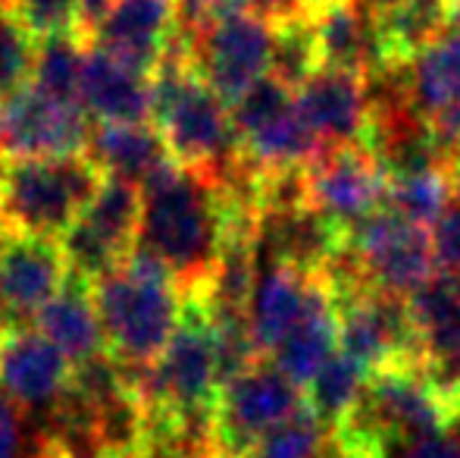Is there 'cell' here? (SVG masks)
Listing matches in <instances>:
<instances>
[{"mask_svg":"<svg viewBox=\"0 0 460 458\" xmlns=\"http://www.w3.org/2000/svg\"><path fill=\"white\" fill-rule=\"evenodd\" d=\"M151 122L179 166L217 183H229L238 173L232 111L198 76L182 31H176V41L151 76Z\"/></svg>","mask_w":460,"mask_h":458,"instance_id":"cell-1","label":"cell"},{"mask_svg":"<svg viewBox=\"0 0 460 458\" xmlns=\"http://www.w3.org/2000/svg\"><path fill=\"white\" fill-rule=\"evenodd\" d=\"M229 223V185L179 170L157 189L141 192L138 245L172 270L182 295L210 276Z\"/></svg>","mask_w":460,"mask_h":458,"instance_id":"cell-2","label":"cell"},{"mask_svg":"<svg viewBox=\"0 0 460 458\" xmlns=\"http://www.w3.org/2000/svg\"><path fill=\"white\" fill-rule=\"evenodd\" d=\"M107 352L122 367H145L157 358L182 318V286L154 251L135 242L116 270L92 283Z\"/></svg>","mask_w":460,"mask_h":458,"instance_id":"cell-3","label":"cell"},{"mask_svg":"<svg viewBox=\"0 0 460 458\" xmlns=\"http://www.w3.org/2000/svg\"><path fill=\"white\" fill-rule=\"evenodd\" d=\"M103 179L107 173L88 154L0 157V232L60 238Z\"/></svg>","mask_w":460,"mask_h":458,"instance_id":"cell-4","label":"cell"},{"mask_svg":"<svg viewBox=\"0 0 460 458\" xmlns=\"http://www.w3.org/2000/svg\"><path fill=\"white\" fill-rule=\"evenodd\" d=\"M232 111L238 139V170L248 176H279L307 170L326 148L297 111L295 88L267 73Z\"/></svg>","mask_w":460,"mask_h":458,"instance_id":"cell-5","label":"cell"},{"mask_svg":"<svg viewBox=\"0 0 460 458\" xmlns=\"http://www.w3.org/2000/svg\"><path fill=\"white\" fill-rule=\"evenodd\" d=\"M307 405L304 390L276 367L273 358H257L251 367L226 380L210 411V443L219 458H238L254 440Z\"/></svg>","mask_w":460,"mask_h":458,"instance_id":"cell-6","label":"cell"},{"mask_svg":"<svg viewBox=\"0 0 460 458\" xmlns=\"http://www.w3.org/2000/svg\"><path fill=\"white\" fill-rule=\"evenodd\" d=\"M348 418L373 430L385 446H407L460 424L457 411L429 383L420 361L369 373L364 396Z\"/></svg>","mask_w":460,"mask_h":458,"instance_id":"cell-7","label":"cell"},{"mask_svg":"<svg viewBox=\"0 0 460 458\" xmlns=\"http://www.w3.org/2000/svg\"><path fill=\"white\" fill-rule=\"evenodd\" d=\"M345 251L367 286L404 299L438 274L432 232L388 208L354 223Z\"/></svg>","mask_w":460,"mask_h":458,"instance_id":"cell-8","label":"cell"},{"mask_svg":"<svg viewBox=\"0 0 460 458\" xmlns=\"http://www.w3.org/2000/svg\"><path fill=\"white\" fill-rule=\"evenodd\" d=\"M182 35L198 76L219 94L223 104L232 107L257 79L270 73L276 25L257 13L210 19L207 25Z\"/></svg>","mask_w":460,"mask_h":458,"instance_id":"cell-9","label":"cell"},{"mask_svg":"<svg viewBox=\"0 0 460 458\" xmlns=\"http://www.w3.org/2000/svg\"><path fill=\"white\" fill-rule=\"evenodd\" d=\"M141 189L128 179L107 176L75 223L60 236L69 270L88 283L116 270L138 242Z\"/></svg>","mask_w":460,"mask_h":458,"instance_id":"cell-10","label":"cell"},{"mask_svg":"<svg viewBox=\"0 0 460 458\" xmlns=\"http://www.w3.org/2000/svg\"><path fill=\"white\" fill-rule=\"evenodd\" d=\"M92 122L75 101L25 85L0 101V157H69L85 154Z\"/></svg>","mask_w":460,"mask_h":458,"instance_id":"cell-11","label":"cell"},{"mask_svg":"<svg viewBox=\"0 0 460 458\" xmlns=\"http://www.w3.org/2000/svg\"><path fill=\"white\" fill-rule=\"evenodd\" d=\"M385 195L388 170L364 145L329 148L304 170V202L341 227L385 208Z\"/></svg>","mask_w":460,"mask_h":458,"instance_id":"cell-12","label":"cell"},{"mask_svg":"<svg viewBox=\"0 0 460 458\" xmlns=\"http://www.w3.org/2000/svg\"><path fill=\"white\" fill-rule=\"evenodd\" d=\"M60 238L0 232V318L6 327L35 320L69 280Z\"/></svg>","mask_w":460,"mask_h":458,"instance_id":"cell-13","label":"cell"},{"mask_svg":"<svg viewBox=\"0 0 460 458\" xmlns=\"http://www.w3.org/2000/svg\"><path fill=\"white\" fill-rule=\"evenodd\" d=\"M75 364L41 330L13 324L0 337V392L29 415L48 418L73 383Z\"/></svg>","mask_w":460,"mask_h":458,"instance_id":"cell-14","label":"cell"},{"mask_svg":"<svg viewBox=\"0 0 460 458\" xmlns=\"http://www.w3.org/2000/svg\"><path fill=\"white\" fill-rule=\"evenodd\" d=\"M179 31L176 0H113L88 44L126 67L154 76Z\"/></svg>","mask_w":460,"mask_h":458,"instance_id":"cell-15","label":"cell"},{"mask_svg":"<svg viewBox=\"0 0 460 458\" xmlns=\"http://www.w3.org/2000/svg\"><path fill=\"white\" fill-rule=\"evenodd\" d=\"M297 111L323 148L360 145L369 129V85L364 73L323 67L295 88Z\"/></svg>","mask_w":460,"mask_h":458,"instance_id":"cell-16","label":"cell"},{"mask_svg":"<svg viewBox=\"0 0 460 458\" xmlns=\"http://www.w3.org/2000/svg\"><path fill=\"white\" fill-rule=\"evenodd\" d=\"M85 154L107 176L128 179L141 192L157 189L182 170L154 122H97Z\"/></svg>","mask_w":460,"mask_h":458,"instance_id":"cell-17","label":"cell"},{"mask_svg":"<svg viewBox=\"0 0 460 458\" xmlns=\"http://www.w3.org/2000/svg\"><path fill=\"white\" fill-rule=\"evenodd\" d=\"M339 348V311H335V295L329 286L326 274H314L307 286V301L291 327V333L276 346L273 355L267 358L276 361V367L288 380H295L301 390L316 377L329 355Z\"/></svg>","mask_w":460,"mask_h":458,"instance_id":"cell-18","label":"cell"},{"mask_svg":"<svg viewBox=\"0 0 460 458\" xmlns=\"http://www.w3.org/2000/svg\"><path fill=\"white\" fill-rule=\"evenodd\" d=\"M369 25H373L369 73L401 69L448 29V10H445V0H398V4L379 6L369 4Z\"/></svg>","mask_w":460,"mask_h":458,"instance_id":"cell-19","label":"cell"},{"mask_svg":"<svg viewBox=\"0 0 460 458\" xmlns=\"http://www.w3.org/2000/svg\"><path fill=\"white\" fill-rule=\"evenodd\" d=\"M79 104L101 122H147L151 120V76L88 44Z\"/></svg>","mask_w":460,"mask_h":458,"instance_id":"cell-20","label":"cell"},{"mask_svg":"<svg viewBox=\"0 0 460 458\" xmlns=\"http://www.w3.org/2000/svg\"><path fill=\"white\" fill-rule=\"evenodd\" d=\"M35 330H41L73 364L92 358L97 352H107L103 327L97 318L92 283L79 274H69L63 289L35 314Z\"/></svg>","mask_w":460,"mask_h":458,"instance_id":"cell-21","label":"cell"},{"mask_svg":"<svg viewBox=\"0 0 460 458\" xmlns=\"http://www.w3.org/2000/svg\"><path fill=\"white\" fill-rule=\"evenodd\" d=\"M310 274H301L291 264H261L254 299H251V330L263 355H273L276 346L291 333L307 301Z\"/></svg>","mask_w":460,"mask_h":458,"instance_id":"cell-22","label":"cell"},{"mask_svg":"<svg viewBox=\"0 0 460 458\" xmlns=\"http://www.w3.org/2000/svg\"><path fill=\"white\" fill-rule=\"evenodd\" d=\"M314 35L320 44L323 67L354 69V73H369L373 67V25H369V4L367 0H339L326 6L316 16Z\"/></svg>","mask_w":460,"mask_h":458,"instance_id":"cell-23","label":"cell"},{"mask_svg":"<svg viewBox=\"0 0 460 458\" xmlns=\"http://www.w3.org/2000/svg\"><path fill=\"white\" fill-rule=\"evenodd\" d=\"M407 85L420 113L429 116L460 101V29H445L407 63Z\"/></svg>","mask_w":460,"mask_h":458,"instance_id":"cell-24","label":"cell"},{"mask_svg":"<svg viewBox=\"0 0 460 458\" xmlns=\"http://www.w3.org/2000/svg\"><path fill=\"white\" fill-rule=\"evenodd\" d=\"M369 373L351 355H345L341 348H335L326 358V364L316 371V377L307 383L304 396H307V405L314 409V415L320 421H326L329 427L341 424L354 409H358L360 396L367 390Z\"/></svg>","mask_w":460,"mask_h":458,"instance_id":"cell-25","label":"cell"},{"mask_svg":"<svg viewBox=\"0 0 460 458\" xmlns=\"http://www.w3.org/2000/svg\"><path fill=\"white\" fill-rule=\"evenodd\" d=\"M455 195L457 185L451 176V166L401 173V176H388L385 208L429 229L445 214V208L455 202Z\"/></svg>","mask_w":460,"mask_h":458,"instance_id":"cell-26","label":"cell"},{"mask_svg":"<svg viewBox=\"0 0 460 458\" xmlns=\"http://www.w3.org/2000/svg\"><path fill=\"white\" fill-rule=\"evenodd\" d=\"M88 38L82 31H60V35L38 38L35 54V76L31 85L54 94L60 101H75L79 104V82L82 67H85Z\"/></svg>","mask_w":460,"mask_h":458,"instance_id":"cell-27","label":"cell"},{"mask_svg":"<svg viewBox=\"0 0 460 458\" xmlns=\"http://www.w3.org/2000/svg\"><path fill=\"white\" fill-rule=\"evenodd\" d=\"M329 436H332V427L320 421L310 405H304L297 415L276 424L261 440L251 443L238 458H320Z\"/></svg>","mask_w":460,"mask_h":458,"instance_id":"cell-28","label":"cell"},{"mask_svg":"<svg viewBox=\"0 0 460 458\" xmlns=\"http://www.w3.org/2000/svg\"><path fill=\"white\" fill-rule=\"evenodd\" d=\"M316 69H323V57H320V44H316L310 16H295V19H285V22H276L270 73H273L276 79H282L285 85L297 88L301 82H307Z\"/></svg>","mask_w":460,"mask_h":458,"instance_id":"cell-29","label":"cell"},{"mask_svg":"<svg viewBox=\"0 0 460 458\" xmlns=\"http://www.w3.org/2000/svg\"><path fill=\"white\" fill-rule=\"evenodd\" d=\"M38 38L13 4H0V101L25 88L35 76Z\"/></svg>","mask_w":460,"mask_h":458,"instance_id":"cell-30","label":"cell"},{"mask_svg":"<svg viewBox=\"0 0 460 458\" xmlns=\"http://www.w3.org/2000/svg\"><path fill=\"white\" fill-rule=\"evenodd\" d=\"M13 10L35 38L79 31V0H13Z\"/></svg>","mask_w":460,"mask_h":458,"instance_id":"cell-31","label":"cell"},{"mask_svg":"<svg viewBox=\"0 0 460 458\" xmlns=\"http://www.w3.org/2000/svg\"><path fill=\"white\" fill-rule=\"evenodd\" d=\"M38 436L29 434V411L0 392V458H29Z\"/></svg>","mask_w":460,"mask_h":458,"instance_id":"cell-32","label":"cell"},{"mask_svg":"<svg viewBox=\"0 0 460 458\" xmlns=\"http://www.w3.org/2000/svg\"><path fill=\"white\" fill-rule=\"evenodd\" d=\"M432 248H436L438 270L460 280V192L445 208V214L432 223Z\"/></svg>","mask_w":460,"mask_h":458,"instance_id":"cell-33","label":"cell"},{"mask_svg":"<svg viewBox=\"0 0 460 458\" xmlns=\"http://www.w3.org/2000/svg\"><path fill=\"white\" fill-rule=\"evenodd\" d=\"M332 4H339V0H297L304 16H316V13L326 10V6H332Z\"/></svg>","mask_w":460,"mask_h":458,"instance_id":"cell-34","label":"cell"},{"mask_svg":"<svg viewBox=\"0 0 460 458\" xmlns=\"http://www.w3.org/2000/svg\"><path fill=\"white\" fill-rule=\"evenodd\" d=\"M445 10H448L451 29H460V0H445Z\"/></svg>","mask_w":460,"mask_h":458,"instance_id":"cell-35","label":"cell"},{"mask_svg":"<svg viewBox=\"0 0 460 458\" xmlns=\"http://www.w3.org/2000/svg\"><path fill=\"white\" fill-rule=\"evenodd\" d=\"M448 166H451V176H455V185H457V192H460V145L455 148V151H451Z\"/></svg>","mask_w":460,"mask_h":458,"instance_id":"cell-36","label":"cell"},{"mask_svg":"<svg viewBox=\"0 0 460 458\" xmlns=\"http://www.w3.org/2000/svg\"><path fill=\"white\" fill-rule=\"evenodd\" d=\"M4 330H6V324H4V318H0V337H4Z\"/></svg>","mask_w":460,"mask_h":458,"instance_id":"cell-37","label":"cell"},{"mask_svg":"<svg viewBox=\"0 0 460 458\" xmlns=\"http://www.w3.org/2000/svg\"><path fill=\"white\" fill-rule=\"evenodd\" d=\"M0 4H13V0H0Z\"/></svg>","mask_w":460,"mask_h":458,"instance_id":"cell-38","label":"cell"}]
</instances>
